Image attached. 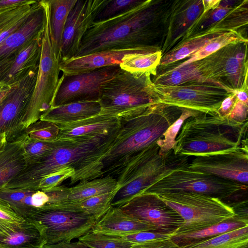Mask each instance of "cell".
Returning a JSON list of instances; mask_svg holds the SVG:
<instances>
[{
  "label": "cell",
  "instance_id": "cell-1",
  "mask_svg": "<svg viewBox=\"0 0 248 248\" xmlns=\"http://www.w3.org/2000/svg\"><path fill=\"white\" fill-rule=\"evenodd\" d=\"M173 1L145 0L113 18L93 22L75 57L116 49L144 48L161 51Z\"/></svg>",
  "mask_w": 248,
  "mask_h": 248
},
{
  "label": "cell",
  "instance_id": "cell-2",
  "mask_svg": "<svg viewBox=\"0 0 248 248\" xmlns=\"http://www.w3.org/2000/svg\"><path fill=\"white\" fill-rule=\"evenodd\" d=\"M118 132L104 139H61L60 143L49 155L27 165L4 189H37L43 177L66 167L75 170L70 178L71 184L103 177L104 157Z\"/></svg>",
  "mask_w": 248,
  "mask_h": 248
},
{
  "label": "cell",
  "instance_id": "cell-3",
  "mask_svg": "<svg viewBox=\"0 0 248 248\" xmlns=\"http://www.w3.org/2000/svg\"><path fill=\"white\" fill-rule=\"evenodd\" d=\"M183 109L162 103L134 117L121 119V126L103 160V176L116 178L143 150L160 139Z\"/></svg>",
  "mask_w": 248,
  "mask_h": 248
},
{
  "label": "cell",
  "instance_id": "cell-4",
  "mask_svg": "<svg viewBox=\"0 0 248 248\" xmlns=\"http://www.w3.org/2000/svg\"><path fill=\"white\" fill-rule=\"evenodd\" d=\"M248 122L237 123L217 114L202 113L182 124L173 148L176 155L194 156L225 151L248 144L244 139Z\"/></svg>",
  "mask_w": 248,
  "mask_h": 248
},
{
  "label": "cell",
  "instance_id": "cell-5",
  "mask_svg": "<svg viewBox=\"0 0 248 248\" xmlns=\"http://www.w3.org/2000/svg\"><path fill=\"white\" fill-rule=\"evenodd\" d=\"M187 156L176 155L173 149L159 154L156 141L140 152L116 178L118 188L111 206L119 207L172 170L188 165Z\"/></svg>",
  "mask_w": 248,
  "mask_h": 248
},
{
  "label": "cell",
  "instance_id": "cell-6",
  "mask_svg": "<svg viewBox=\"0 0 248 248\" xmlns=\"http://www.w3.org/2000/svg\"><path fill=\"white\" fill-rule=\"evenodd\" d=\"M151 75L122 70L102 88L100 113L127 119L159 103Z\"/></svg>",
  "mask_w": 248,
  "mask_h": 248
},
{
  "label": "cell",
  "instance_id": "cell-7",
  "mask_svg": "<svg viewBox=\"0 0 248 248\" xmlns=\"http://www.w3.org/2000/svg\"><path fill=\"white\" fill-rule=\"evenodd\" d=\"M41 3L45 9L46 20L40 60L34 88L21 124L22 132L31 124L39 120L51 108L60 78L61 51L52 40L48 1L42 0Z\"/></svg>",
  "mask_w": 248,
  "mask_h": 248
},
{
  "label": "cell",
  "instance_id": "cell-8",
  "mask_svg": "<svg viewBox=\"0 0 248 248\" xmlns=\"http://www.w3.org/2000/svg\"><path fill=\"white\" fill-rule=\"evenodd\" d=\"M155 194L184 220L173 235L202 230L236 215L232 206L207 195L182 191Z\"/></svg>",
  "mask_w": 248,
  "mask_h": 248
},
{
  "label": "cell",
  "instance_id": "cell-9",
  "mask_svg": "<svg viewBox=\"0 0 248 248\" xmlns=\"http://www.w3.org/2000/svg\"><path fill=\"white\" fill-rule=\"evenodd\" d=\"M248 187L247 185L237 182L192 170L187 165L172 170L144 192L187 191L207 195L223 201L247 191Z\"/></svg>",
  "mask_w": 248,
  "mask_h": 248
},
{
  "label": "cell",
  "instance_id": "cell-10",
  "mask_svg": "<svg viewBox=\"0 0 248 248\" xmlns=\"http://www.w3.org/2000/svg\"><path fill=\"white\" fill-rule=\"evenodd\" d=\"M247 46L248 41L230 44L198 61L206 81L230 93L248 90Z\"/></svg>",
  "mask_w": 248,
  "mask_h": 248
},
{
  "label": "cell",
  "instance_id": "cell-11",
  "mask_svg": "<svg viewBox=\"0 0 248 248\" xmlns=\"http://www.w3.org/2000/svg\"><path fill=\"white\" fill-rule=\"evenodd\" d=\"M32 221L47 246L78 239L91 231L96 219L74 203L67 202L40 212Z\"/></svg>",
  "mask_w": 248,
  "mask_h": 248
},
{
  "label": "cell",
  "instance_id": "cell-12",
  "mask_svg": "<svg viewBox=\"0 0 248 248\" xmlns=\"http://www.w3.org/2000/svg\"><path fill=\"white\" fill-rule=\"evenodd\" d=\"M154 84L159 103L210 115L217 114L222 101L232 93L210 82L175 86Z\"/></svg>",
  "mask_w": 248,
  "mask_h": 248
},
{
  "label": "cell",
  "instance_id": "cell-13",
  "mask_svg": "<svg viewBox=\"0 0 248 248\" xmlns=\"http://www.w3.org/2000/svg\"><path fill=\"white\" fill-rule=\"evenodd\" d=\"M121 70L117 65L78 74H62L51 108L71 103L99 101L103 87Z\"/></svg>",
  "mask_w": 248,
  "mask_h": 248
},
{
  "label": "cell",
  "instance_id": "cell-14",
  "mask_svg": "<svg viewBox=\"0 0 248 248\" xmlns=\"http://www.w3.org/2000/svg\"><path fill=\"white\" fill-rule=\"evenodd\" d=\"M38 68L13 84L0 103V135L5 134L7 141L24 138L21 124L34 88Z\"/></svg>",
  "mask_w": 248,
  "mask_h": 248
},
{
  "label": "cell",
  "instance_id": "cell-15",
  "mask_svg": "<svg viewBox=\"0 0 248 248\" xmlns=\"http://www.w3.org/2000/svg\"><path fill=\"white\" fill-rule=\"evenodd\" d=\"M188 168L248 186V144L197 155L188 163Z\"/></svg>",
  "mask_w": 248,
  "mask_h": 248
},
{
  "label": "cell",
  "instance_id": "cell-16",
  "mask_svg": "<svg viewBox=\"0 0 248 248\" xmlns=\"http://www.w3.org/2000/svg\"><path fill=\"white\" fill-rule=\"evenodd\" d=\"M118 208L133 218L155 227L158 232L173 234L184 223L181 217L154 193L138 194Z\"/></svg>",
  "mask_w": 248,
  "mask_h": 248
},
{
  "label": "cell",
  "instance_id": "cell-17",
  "mask_svg": "<svg viewBox=\"0 0 248 248\" xmlns=\"http://www.w3.org/2000/svg\"><path fill=\"white\" fill-rule=\"evenodd\" d=\"M69 188L59 186L48 191L36 188L3 189L0 199L6 202L22 217L32 221L40 212L66 202Z\"/></svg>",
  "mask_w": 248,
  "mask_h": 248
},
{
  "label": "cell",
  "instance_id": "cell-18",
  "mask_svg": "<svg viewBox=\"0 0 248 248\" xmlns=\"http://www.w3.org/2000/svg\"><path fill=\"white\" fill-rule=\"evenodd\" d=\"M107 0H77L68 15L61 45L62 62L75 57L81 42Z\"/></svg>",
  "mask_w": 248,
  "mask_h": 248
},
{
  "label": "cell",
  "instance_id": "cell-19",
  "mask_svg": "<svg viewBox=\"0 0 248 248\" xmlns=\"http://www.w3.org/2000/svg\"><path fill=\"white\" fill-rule=\"evenodd\" d=\"M45 20V9L40 0L22 26L0 44V62L15 60L28 44L42 36Z\"/></svg>",
  "mask_w": 248,
  "mask_h": 248
},
{
  "label": "cell",
  "instance_id": "cell-20",
  "mask_svg": "<svg viewBox=\"0 0 248 248\" xmlns=\"http://www.w3.org/2000/svg\"><path fill=\"white\" fill-rule=\"evenodd\" d=\"M203 11L202 0L173 1L162 55L180 42Z\"/></svg>",
  "mask_w": 248,
  "mask_h": 248
},
{
  "label": "cell",
  "instance_id": "cell-21",
  "mask_svg": "<svg viewBox=\"0 0 248 248\" xmlns=\"http://www.w3.org/2000/svg\"><path fill=\"white\" fill-rule=\"evenodd\" d=\"M121 124V119L100 113L80 121L58 125V139L106 138L117 133Z\"/></svg>",
  "mask_w": 248,
  "mask_h": 248
},
{
  "label": "cell",
  "instance_id": "cell-22",
  "mask_svg": "<svg viewBox=\"0 0 248 248\" xmlns=\"http://www.w3.org/2000/svg\"><path fill=\"white\" fill-rule=\"evenodd\" d=\"M153 51L157 50L138 48L102 51L62 61L60 69L65 75L83 73L109 66L120 65L124 57L128 54Z\"/></svg>",
  "mask_w": 248,
  "mask_h": 248
},
{
  "label": "cell",
  "instance_id": "cell-23",
  "mask_svg": "<svg viewBox=\"0 0 248 248\" xmlns=\"http://www.w3.org/2000/svg\"><path fill=\"white\" fill-rule=\"evenodd\" d=\"M45 245L33 221L0 219V248H44Z\"/></svg>",
  "mask_w": 248,
  "mask_h": 248
},
{
  "label": "cell",
  "instance_id": "cell-24",
  "mask_svg": "<svg viewBox=\"0 0 248 248\" xmlns=\"http://www.w3.org/2000/svg\"><path fill=\"white\" fill-rule=\"evenodd\" d=\"M156 229L126 215L119 208L111 206L98 219L91 231L108 235L123 236Z\"/></svg>",
  "mask_w": 248,
  "mask_h": 248
},
{
  "label": "cell",
  "instance_id": "cell-25",
  "mask_svg": "<svg viewBox=\"0 0 248 248\" xmlns=\"http://www.w3.org/2000/svg\"><path fill=\"white\" fill-rule=\"evenodd\" d=\"M100 112L99 101L74 102L51 108L40 120L60 125L89 118L99 114Z\"/></svg>",
  "mask_w": 248,
  "mask_h": 248
},
{
  "label": "cell",
  "instance_id": "cell-26",
  "mask_svg": "<svg viewBox=\"0 0 248 248\" xmlns=\"http://www.w3.org/2000/svg\"><path fill=\"white\" fill-rule=\"evenodd\" d=\"M42 36L31 42L19 52L1 82V85H12L31 70L39 68Z\"/></svg>",
  "mask_w": 248,
  "mask_h": 248
},
{
  "label": "cell",
  "instance_id": "cell-27",
  "mask_svg": "<svg viewBox=\"0 0 248 248\" xmlns=\"http://www.w3.org/2000/svg\"><path fill=\"white\" fill-rule=\"evenodd\" d=\"M24 139L7 141L0 151V190L27 165L22 147Z\"/></svg>",
  "mask_w": 248,
  "mask_h": 248
},
{
  "label": "cell",
  "instance_id": "cell-28",
  "mask_svg": "<svg viewBox=\"0 0 248 248\" xmlns=\"http://www.w3.org/2000/svg\"><path fill=\"white\" fill-rule=\"evenodd\" d=\"M248 226V218L236 215L233 217L202 230L173 235L171 239L179 247L210 238Z\"/></svg>",
  "mask_w": 248,
  "mask_h": 248
},
{
  "label": "cell",
  "instance_id": "cell-29",
  "mask_svg": "<svg viewBox=\"0 0 248 248\" xmlns=\"http://www.w3.org/2000/svg\"><path fill=\"white\" fill-rule=\"evenodd\" d=\"M154 84L166 86H179L195 82H206L198 61L173 67L156 75Z\"/></svg>",
  "mask_w": 248,
  "mask_h": 248
},
{
  "label": "cell",
  "instance_id": "cell-30",
  "mask_svg": "<svg viewBox=\"0 0 248 248\" xmlns=\"http://www.w3.org/2000/svg\"><path fill=\"white\" fill-rule=\"evenodd\" d=\"M117 188V179L109 175L82 181L69 188L66 203L78 202L93 196L116 191Z\"/></svg>",
  "mask_w": 248,
  "mask_h": 248
},
{
  "label": "cell",
  "instance_id": "cell-31",
  "mask_svg": "<svg viewBox=\"0 0 248 248\" xmlns=\"http://www.w3.org/2000/svg\"><path fill=\"white\" fill-rule=\"evenodd\" d=\"M222 32H223L207 31L181 41L162 55L159 66L165 67L187 58Z\"/></svg>",
  "mask_w": 248,
  "mask_h": 248
},
{
  "label": "cell",
  "instance_id": "cell-32",
  "mask_svg": "<svg viewBox=\"0 0 248 248\" xmlns=\"http://www.w3.org/2000/svg\"><path fill=\"white\" fill-rule=\"evenodd\" d=\"M240 1L220 0L217 6L206 12H203L188 29L182 40L209 31Z\"/></svg>",
  "mask_w": 248,
  "mask_h": 248
},
{
  "label": "cell",
  "instance_id": "cell-33",
  "mask_svg": "<svg viewBox=\"0 0 248 248\" xmlns=\"http://www.w3.org/2000/svg\"><path fill=\"white\" fill-rule=\"evenodd\" d=\"M77 0H48L51 36L54 44L60 51L67 19Z\"/></svg>",
  "mask_w": 248,
  "mask_h": 248
},
{
  "label": "cell",
  "instance_id": "cell-34",
  "mask_svg": "<svg viewBox=\"0 0 248 248\" xmlns=\"http://www.w3.org/2000/svg\"><path fill=\"white\" fill-rule=\"evenodd\" d=\"M180 248H248V226Z\"/></svg>",
  "mask_w": 248,
  "mask_h": 248
},
{
  "label": "cell",
  "instance_id": "cell-35",
  "mask_svg": "<svg viewBox=\"0 0 248 248\" xmlns=\"http://www.w3.org/2000/svg\"><path fill=\"white\" fill-rule=\"evenodd\" d=\"M162 56L160 50L128 54L124 57L120 67L122 70L130 73L156 75Z\"/></svg>",
  "mask_w": 248,
  "mask_h": 248
},
{
  "label": "cell",
  "instance_id": "cell-36",
  "mask_svg": "<svg viewBox=\"0 0 248 248\" xmlns=\"http://www.w3.org/2000/svg\"><path fill=\"white\" fill-rule=\"evenodd\" d=\"M246 41H248V39L238 31H231L222 32L211 39L203 47L178 65H182L199 61L229 44Z\"/></svg>",
  "mask_w": 248,
  "mask_h": 248
},
{
  "label": "cell",
  "instance_id": "cell-37",
  "mask_svg": "<svg viewBox=\"0 0 248 248\" xmlns=\"http://www.w3.org/2000/svg\"><path fill=\"white\" fill-rule=\"evenodd\" d=\"M248 1H241L220 21L208 31L225 32L248 25Z\"/></svg>",
  "mask_w": 248,
  "mask_h": 248
},
{
  "label": "cell",
  "instance_id": "cell-38",
  "mask_svg": "<svg viewBox=\"0 0 248 248\" xmlns=\"http://www.w3.org/2000/svg\"><path fill=\"white\" fill-rule=\"evenodd\" d=\"M78 241L90 248H130L133 245L121 236L92 231L79 237Z\"/></svg>",
  "mask_w": 248,
  "mask_h": 248
},
{
  "label": "cell",
  "instance_id": "cell-39",
  "mask_svg": "<svg viewBox=\"0 0 248 248\" xmlns=\"http://www.w3.org/2000/svg\"><path fill=\"white\" fill-rule=\"evenodd\" d=\"M61 141V139L53 141H45L25 138L22 147L27 165L35 163L47 156Z\"/></svg>",
  "mask_w": 248,
  "mask_h": 248
},
{
  "label": "cell",
  "instance_id": "cell-40",
  "mask_svg": "<svg viewBox=\"0 0 248 248\" xmlns=\"http://www.w3.org/2000/svg\"><path fill=\"white\" fill-rule=\"evenodd\" d=\"M202 113H203L183 109L179 118L169 127L162 137L156 141V143L159 147L160 155H164L170 150L173 149L176 144L177 135L182 124L186 120Z\"/></svg>",
  "mask_w": 248,
  "mask_h": 248
},
{
  "label": "cell",
  "instance_id": "cell-41",
  "mask_svg": "<svg viewBox=\"0 0 248 248\" xmlns=\"http://www.w3.org/2000/svg\"><path fill=\"white\" fill-rule=\"evenodd\" d=\"M60 128L53 123L39 120L29 125L23 133L25 138L45 141H53L58 139Z\"/></svg>",
  "mask_w": 248,
  "mask_h": 248
},
{
  "label": "cell",
  "instance_id": "cell-42",
  "mask_svg": "<svg viewBox=\"0 0 248 248\" xmlns=\"http://www.w3.org/2000/svg\"><path fill=\"white\" fill-rule=\"evenodd\" d=\"M115 192L102 194L80 202L71 203H74L87 213L93 216L97 220L111 207V202Z\"/></svg>",
  "mask_w": 248,
  "mask_h": 248
},
{
  "label": "cell",
  "instance_id": "cell-43",
  "mask_svg": "<svg viewBox=\"0 0 248 248\" xmlns=\"http://www.w3.org/2000/svg\"><path fill=\"white\" fill-rule=\"evenodd\" d=\"M143 2L136 0H107L96 15L94 22L103 21L122 14Z\"/></svg>",
  "mask_w": 248,
  "mask_h": 248
},
{
  "label": "cell",
  "instance_id": "cell-44",
  "mask_svg": "<svg viewBox=\"0 0 248 248\" xmlns=\"http://www.w3.org/2000/svg\"><path fill=\"white\" fill-rule=\"evenodd\" d=\"M75 173V170L70 167H66L43 177L39 182L37 189L48 191L60 186L63 181L71 178Z\"/></svg>",
  "mask_w": 248,
  "mask_h": 248
},
{
  "label": "cell",
  "instance_id": "cell-45",
  "mask_svg": "<svg viewBox=\"0 0 248 248\" xmlns=\"http://www.w3.org/2000/svg\"><path fill=\"white\" fill-rule=\"evenodd\" d=\"M173 235L154 231H145L121 236L133 244H138L155 240L169 238Z\"/></svg>",
  "mask_w": 248,
  "mask_h": 248
},
{
  "label": "cell",
  "instance_id": "cell-46",
  "mask_svg": "<svg viewBox=\"0 0 248 248\" xmlns=\"http://www.w3.org/2000/svg\"><path fill=\"white\" fill-rule=\"evenodd\" d=\"M248 105L237 99L232 111L227 118L237 123L243 124L247 122Z\"/></svg>",
  "mask_w": 248,
  "mask_h": 248
},
{
  "label": "cell",
  "instance_id": "cell-47",
  "mask_svg": "<svg viewBox=\"0 0 248 248\" xmlns=\"http://www.w3.org/2000/svg\"><path fill=\"white\" fill-rule=\"evenodd\" d=\"M130 248H180V247L170 237L138 244H133Z\"/></svg>",
  "mask_w": 248,
  "mask_h": 248
},
{
  "label": "cell",
  "instance_id": "cell-48",
  "mask_svg": "<svg viewBox=\"0 0 248 248\" xmlns=\"http://www.w3.org/2000/svg\"><path fill=\"white\" fill-rule=\"evenodd\" d=\"M237 98L235 94L231 93L221 102L217 110V114L223 118H227L232 110L236 103Z\"/></svg>",
  "mask_w": 248,
  "mask_h": 248
},
{
  "label": "cell",
  "instance_id": "cell-49",
  "mask_svg": "<svg viewBox=\"0 0 248 248\" xmlns=\"http://www.w3.org/2000/svg\"><path fill=\"white\" fill-rule=\"evenodd\" d=\"M44 248H90L79 241L63 242L57 244L45 246Z\"/></svg>",
  "mask_w": 248,
  "mask_h": 248
},
{
  "label": "cell",
  "instance_id": "cell-50",
  "mask_svg": "<svg viewBox=\"0 0 248 248\" xmlns=\"http://www.w3.org/2000/svg\"><path fill=\"white\" fill-rule=\"evenodd\" d=\"M232 93L235 94L238 101L248 105V90H236L233 91Z\"/></svg>",
  "mask_w": 248,
  "mask_h": 248
},
{
  "label": "cell",
  "instance_id": "cell-51",
  "mask_svg": "<svg viewBox=\"0 0 248 248\" xmlns=\"http://www.w3.org/2000/svg\"><path fill=\"white\" fill-rule=\"evenodd\" d=\"M26 0H0V8L8 7L18 5Z\"/></svg>",
  "mask_w": 248,
  "mask_h": 248
},
{
  "label": "cell",
  "instance_id": "cell-52",
  "mask_svg": "<svg viewBox=\"0 0 248 248\" xmlns=\"http://www.w3.org/2000/svg\"><path fill=\"white\" fill-rule=\"evenodd\" d=\"M12 85H5L0 89V103L10 92Z\"/></svg>",
  "mask_w": 248,
  "mask_h": 248
},
{
  "label": "cell",
  "instance_id": "cell-53",
  "mask_svg": "<svg viewBox=\"0 0 248 248\" xmlns=\"http://www.w3.org/2000/svg\"><path fill=\"white\" fill-rule=\"evenodd\" d=\"M6 142L5 134L0 135V151L3 149Z\"/></svg>",
  "mask_w": 248,
  "mask_h": 248
},
{
  "label": "cell",
  "instance_id": "cell-54",
  "mask_svg": "<svg viewBox=\"0 0 248 248\" xmlns=\"http://www.w3.org/2000/svg\"><path fill=\"white\" fill-rule=\"evenodd\" d=\"M4 86L0 84V89H1Z\"/></svg>",
  "mask_w": 248,
  "mask_h": 248
},
{
  "label": "cell",
  "instance_id": "cell-55",
  "mask_svg": "<svg viewBox=\"0 0 248 248\" xmlns=\"http://www.w3.org/2000/svg\"><path fill=\"white\" fill-rule=\"evenodd\" d=\"M2 8H3V7H2V8H0V11L1 10V9H2Z\"/></svg>",
  "mask_w": 248,
  "mask_h": 248
}]
</instances>
